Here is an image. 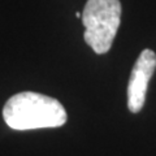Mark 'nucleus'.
Here are the masks:
<instances>
[{"instance_id": "obj_2", "label": "nucleus", "mask_w": 156, "mask_h": 156, "mask_svg": "<svg viewBox=\"0 0 156 156\" xmlns=\"http://www.w3.org/2000/svg\"><path fill=\"white\" fill-rule=\"evenodd\" d=\"M120 0H87L82 12L85 42L98 55L107 53L121 22Z\"/></svg>"}, {"instance_id": "obj_4", "label": "nucleus", "mask_w": 156, "mask_h": 156, "mask_svg": "<svg viewBox=\"0 0 156 156\" xmlns=\"http://www.w3.org/2000/svg\"><path fill=\"white\" fill-rule=\"evenodd\" d=\"M76 16L77 17H82V13L81 12H76Z\"/></svg>"}, {"instance_id": "obj_1", "label": "nucleus", "mask_w": 156, "mask_h": 156, "mask_svg": "<svg viewBox=\"0 0 156 156\" xmlns=\"http://www.w3.org/2000/svg\"><path fill=\"white\" fill-rule=\"evenodd\" d=\"M3 119L11 129L33 130L58 128L66 122V111L57 99L38 92L23 91L7 100Z\"/></svg>"}, {"instance_id": "obj_3", "label": "nucleus", "mask_w": 156, "mask_h": 156, "mask_svg": "<svg viewBox=\"0 0 156 156\" xmlns=\"http://www.w3.org/2000/svg\"><path fill=\"white\" fill-rule=\"evenodd\" d=\"M156 69V55L151 50H143L136 58L128 85V108L138 113L146 101L148 82Z\"/></svg>"}]
</instances>
